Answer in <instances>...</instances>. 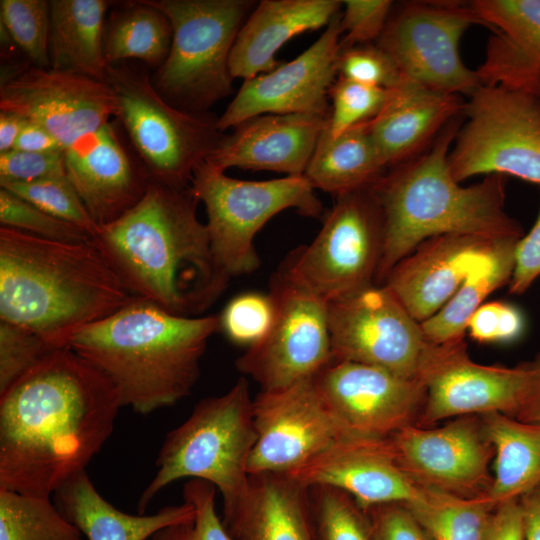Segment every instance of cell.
Here are the masks:
<instances>
[{
	"mask_svg": "<svg viewBox=\"0 0 540 540\" xmlns=\"http://www.w3.org/2000/svg\"><path fill=\"white\" fill-rule=\"evenodd\" d=\"M309 496L315 540H372L368 515L350 495L314 486Z\"/></svg>",
	"mask_w": 540,
	"mask_h": 540,
	"instance_id": "obj_37",
	"label": "cell"
},
{
	"mask_svg": "<svg viewBox=\"0 0 540 540\" xmlns=\"http://www.w3.org/2000/svg\"><path fill=\"white\" fill-rule=\"evenodd\" d=\"M405 505L431 540H484L496 507L486 494L466 498L426 487Z\"/></svg>",
	"mask_w": 540,
	"mask_h": 540,
	"instance_id": "obj_35",
	"label": "cell"
},
{
	"mask_svg": "<svg viewBox=\"0 0 540 540\" xmlns=\"http://www.w3.org/2000/svg\"><path fill=\"white\" fill-rule=\"evenodd\" d=\"M383 244V212L370 187L337 196L314 240L281 268L329 303L375 285Z\"/></svg>",
	"mask_w": 540,
	"mask_h": 540,
	"instance_id": "obj_11",
	"label": "cell"
},
{
	"mask_svg": "<svg viewBox=\"0 0 540 540\" xmlns=\"http://www.w3.org/2000/svg\"><path fill=\"white\" fill-rule=\"evenodd\" d=\"M218 331L219 315H176L135 297L75 331L66 347L114 384L123 407L145 415L191 393L207 344Z\"/></svg>",
	"mask_w": 540,
	"mask_h": 540,
	"instance_id": "obj_4",
	"label": "cell"
},
{
	"mask_svg": "<svg viewBox=\"0 0 540 540\" xmlns=\"http://www.w3.org/2000/svg\"><path fill=\"white\" fill-rule=\"evenodd\" d=\"M484 540H523V518L519 499L508 500L495 507Z\"/></svg>",
	"mask_w": 540,
	"mask_h": 540,
	"instance_id": "obj_51",
	"label": "cell"
},
{
	"mask_svg": "<svg viewBox=\"0 0 540 540\" xmlns=\"http://www.w3.org/2000/svg\"><path fill=\"white\" fill-rule=\"evenodd\" d=\"M421 379L426 400L417 426L428 427L468 415L515 417L528 390L530 368L528 361L514 367L477 363L463 338L436 345Z\"/></svg>",
	"mask_w": 540,
	"mask_h": 540,
	"instance_id": "obj_17",
	"label": "cell"
},
{
	"mask_svg": "<svg viewBox=\"0 0 540 540\" xmlns=\"http://www.w3.org/2000/svg\"><path fill=\"white\" fill-rule=\"evenodd\" d=\"M365 511L370 521L372 540H431L405 504H382Z\"/></svg>",
	"mask_w": 540,
	"mask_h": 540,
	"instance_id": "obj_49",
	"label": "cell"
},
{
	"mask_svg": "<svg viewBox=\"0 0 540 540\" xmlns=\"http://www.w3.org/2000/svg\"><path fill=\"white\" fill-rule=\"evenodd\" d=\"M199 203L191 186L150 180L141 200L92 238L133 296L176 315L196 316L216 300Z\"/></svg>",
	"mask_w": 540,
	"mask_h": 540,
	"instance_id": "obj_2",
	"label": "cell"
},
{
	"mask_svg": "<svg viewBox=\"0 0 540 540\" xmlns=\"http://www.w3.org/2000/svg\"><path fill=\"white\" fill-rule=\"evenodd\" d=\"M483 25L461 1H412L392 10L375 42L395 62L402 77L433 90L469 97L478 74L462 61L460 40L472 25Z\"/></svg>",
	"mask_w": 540,
	"mask_h": 540,
	"instance_id": "obj_12",
	"label": "cell"
},
{
	"mask_svg": "<svg viewBox=\"0 0 540 540\" xmlns=\"http://www.w3.org/2000/svg\"><path fill=\"white\" fill-rule=\"evenodd\" d=\"M479 416L495 455V475L486 495L495 506L519 499L540 484V423L502 413Z\"/></svg>",
	"mask_w": 540,
	"mask_h": 540,
	"instance_id": "obj_30",
	"label": "cell"
},
{
	"mask_svg": "<svg viewBox=\"0 0 540 540\" xmlns=\"http://www.w3.org/2000/svg\"><path fill=\"white\" fill-rule=\"evenodd\" d=\"M26 123L27 120L17 114L0 111V153L14 148Z\"/></svg>",
	"mask_w": 540,
	"mask_h": 540,
	"instance_id": "obj_55",
	"label": "cell"
},
{
	"mask_svg": "<svg viewBox=\"0 0 540 540\" xmlns=\"http://www.w3.org/2000/svg\"><path fill=\"white\" fill-rule=\"evenodd\" d=\"M53 499L61 514L87 540H147L167 526L195 517L194 506L186 500L151 515L125 513L105 500L86 470L66 481L53 494Z\"/></svg>",
	"mask_w": 540,
	"mask_h": 540,
	"instance_id": "obj_28",
	"label": "cell"
},
{
	"mask_svg": "<svg viewBox=\"0 0 540 540\" xmlns=\"http://www.w3.org/2000/svg\"><path fill=\"white\" fill-rule=\"evenodd\" d=\"M341 12L321 36L293 60L271 72L244 80L234 99L217 119L225 132L262 114H330L329 91L337 79Z\"/></svg>",
	"mask_w": 540,
	"mask_h": 540,
	"instance_id": "obj_20",
	"label": "cell"
},
{
	"mask_svg": "<svg viewBox=\"0 0 540 540\" xmlns=\"http://www.w3.org/2000/svg\"><path fill=\"white\" fill-rule=\"evenodd\" d=\"M170 21V51L151 78L170 104L191 113L233 91L229 58L251 0H146Z\"/></svg>",
	"mask_w": 540,
	"mask_h": 540,
	"instance_id": "obj_8",
	"label": "cell"
},
{
	"mask_svg": "<svg viewBox=\"0 0 540 540\" xmlns=\"http://www.w3.org/2000/svg\"><path fill=\"white\" fill-rule=\"evenodd\" d=\"M1 25L34 66L49 68L50 1L1 0Z\"/></svg>",
	"mask_w": 540,
	"mask_h": 540,
	"instance_id": "obj_38",
	"label": "cell"
},
{
	"mask_svg": "<svg viewBox=\"0 0 540 540\" xmlns=\"http://www.w3.org/2000/svg\"><path fill=\"white\" fill-rule=\"evenodd\" d=\"M55 349L38 334L0 321V395Z\"/></svg>",
	"mask_w": 540,
	"mask_h": 540,
	"instance_id": "obj_44",
	"label": "cell"
},
{
	"mask_svg": "<svg viewBox=\"0 0 540 540\" xmlns=\"http://www.w3.org/2000/svg\"><path fill=\"white\" fill-rule=\"evenodd\" d=\"M216 491L207 481L188 480L183 488V499L194 506L195 517L159 530L151 540H236L217 513Z\"/></svg>",
	"mask_w": 540,
	"mask_h": 540,
	"instance_id": "obj_42",
	"label": "cell"
},
{
	"mask_svg": "<svg viewBox=\"0 0 540 540\" xmlns=\"http://www.w3.org/2000/svg\"><path fill=\"white\" fill-rule=\"evenodd\" d=\"M64 158L67 178L98 227L133 208L150 181L110 122L73 142Z\"/></svg>",
	"mask_w": 540,
	"mask_h": 540,
	"instance_id": "obj_22",
	"label": "cell"
},
{
	"mask_svg": "<svg viewBox=\"0 0 540 540\" xmlns=\"http://www.w3.org/2000/svg\"><path fill=\"white\" fill-rule=\"evenodd\" d=\"M222 521L236 540H315L309 488L287 474L250 475Z\"/></svg>",
	"mask_w": 540,
	"mask_h": 540,
	"instance_id": "obj_26",
	"label": "cell"
},
{
	"mask_svg": "<svg viewBox=\"0 0 540 540\" xmlns=\"http://www.w3.org/2000/svg\"><path fill=\"white\" fill-rule=\"evenodd\" d=\"M332 360L421 379L433 353L416 321L384 285H372L328 303Z\"/></svg>",
	"mask_w": 540,
	"mask_h": 540,
	"instance_id": "obj_13",
	"label": "cell"
},
{
	"mask_svg": "<svg viewBox=\"0 0 540 540\" xmlns=\"http://www.w3.org/2000/svg\"><path fill=\"white\" fill-rule=\"evenodd\" d=\"M0 222L2 227L52 241L84 243L92 240L85 230L45 212L2 187H0Z\"/></svg>",
	"mask_w": 540,
	"mask_h": 540,
	"instance_id": "obj_41",
	"label": "cell"
},
{
	"mask_svg": "<svg viewBox=\"0 0 540 540\" xmlns=\"http://www.w3.org/2000/svg\"><path fill=\"white\" fill-rule=\"evenodd\" d=\"M13 149L34 153H60L65 148L42 126L29 122L25 124Z\"/></svg>",
	"mask_w": 540,
	"mask_h": 540,
	"instance_id": "obj_52",
	"label": "cell"
},
{
	"mask_svg": "<svg viewBox=\"0 0 540 540\" xmlns=\"http://www.w3.org/2000/svg\"><path fill=\"white\" fill-rule=\"evenodd\" d=\"M0 540H83L51 496L0 488Z\"/></svg>",
	"mask_w": 540,
	"mask_h": 540,
	"instance_id": "obj_36",
	"label": "cell"
},
{
	"mask_svg": "<svg viewBox=\"0 0 540 540\" xmlns=\"http://www.w3.org/2000/svg\"><path fill=\"white\" fill-rule=\"evenodd\" d=\"M287 475L308 488L339 489L364 510L411 503L422 489L398 465L389 437L347 434Z\"/></svg>",
	"mask_w": 540,
	"mask_h": 540,
	"instance_id": "obj_21",
	"label": "cell"
},
{
	"mask_svg": "<svg viewBox=\"0 0 540 540\" xmlns=\"http://www.w3.org/2000/svg\"><path fill=\"white\" fill-rule=\"evenodd\" d=\"M461 95L445 93L404 79L390 89L388 100L366 122L387 170L424 152L453 119L462 116Z\"/></svg>",
	"mask_w": 540,
	"mask_h": 540,
	"instance_id": "obj_25",
	"label": "cell"
},
{
	"mask_svg": "<svg viewBox=\"0 0 540 540\" xmlns=\"http://www.w3.org/2000/svg\"><path fill=\"white\" fill-rule=\"evenodd\" d=\"M343 6L340 49L375 43L386 27L394 4L389 0H346Z\"/></svg>",
	"mask_w": 540,
	"mask_h": 540,
	"instance_id": "obj_46",
	"label": "cell"
},
{
	"mask_svg": "<svg viewBox=\"0 0 540 540\" xmlns=\"http://www.w3.org/2000/svg\"><path fill=\"white\" fill-rule=\"evenodd\" d=\"M133 296L91 240L66 243L0 228V321L54 348L127 305Z\"/></svg>",
	"mask_w": 540,
	"mask_h": 540,
	"instance_id": "obj_3",
	"label": "cell"
},
{
	"mask_svg": "<svg viewBox=\"0 0 540 540\" xmlns=\"http://www.w3.org/2000/svg\"><path fill=\"white\" fill-rule=\"evenodd\" d=\"M64 152L34 153L12 149L0 153V184L25 183L64 175Z\"/></svg>",
	"mask_w": 540,
	"mask_h": 540,
	"instance_id": "obj_48",
	"label": "cell"
},
{
	"mask_svg": "<svg viewBox=\"0 0 540 540\" xmlns=\"http://www.w3.org/2000/svg\"><path fill=\"white\" fill-rule=\"evenodd\" d=\"M121 407L114 384L73 350L47 354L0 395V488L52 496L101 450Z\"/></svg>",
	"mask_w": 540,
	"mask_h": 540,
	"instance_id": "obj_1",
	"label": "cell"
},
{
	"mask_svg": "<svg viewBox=\"0 0 540 540\" xmlns=\"http://www.w3.org/2000/svg\"><path fill=\"white\" fill-rule=\"evenodd\" d=\"M470 5L494 32L487 52L540 73V0H475Z\"/></svg>",
	"mask_w": 540,
	"mask_h": 540,
	"instance_id": "obj_33",
	"label": "cell"
},
{
	"mask_svg": "<svg viewBox=\"0 0 540 540\" xmlns=\"http://www.w3.org/2000/svg\"><path fill=\"white\" fill-rule=\"evenodd\" d=\"M339 0H262L246 18L229 58L232 78H254L282 62L278 50L291 38L327 26L340 12Z\"/></svg>",
	"mask_w": 540,
	"mask_h": 540,
	"instance_id": "obj_27",
	"label": "cell"
},
{
	"mask_svg": "<svg viewBox=\"0 0 540 540\" xmlns=\"http://www.w3.org/2000/svg\"><path fill=\"white\" fill-rule=\"evenodd\" d=\"M337 78L388 90L404 80L392 58L376 43L340 49Z\"/></svg>",
	"mask_w": 540,
	"mask_h": 540,
	"instance_id": "obj_45",
	"label": "cell"
},
{
	"mask_svg": "<svg viewBox=\"0 0 540 540\" xmlns=\"http://www.w3.org/2000/svg\"><path fill=\"white\" fill-rule=\"evenodd\" d=\"M106 82L118 100L117 117L150 180L191 186L195 169L224 135L217 128L218 117L176 108L138 70L109 65Z\"/></svg>",
	"mask_w": 540,
	"mask_h": 540,
	"instance_id": "obj_9",
	"label": "cell"
},
{
	"mask_svg": "<svg viewBox=\"0 0 540 540\" xmlns=\"http://www.w3.org/2000/svg\"><path fill=\"white\" fill-rule=\"evenodd\" d=\"M390 89H383L337 78L329 91L332 102L325 130L337 137L352 127L368 122L386 104Z\"/></svg>",
	"mask_w": 540,
	"mask_h": 540,
	"instance_id": "obj_40",
	"label": "cell"
},
{
	"mask_svg": "<svg viewBox=\"0 0 540 540\" xmlns=\"http://www.w3.org/2000/svg\"><path fill=\"white\" fill-rule=\"evenodd\" d=\"M172 43L168 18L146 0L116 14L104 37L108 65L127 59L142 60L157 69L166 59Z\"/></svg>",
	"mask_w": 540,
	"mask_h": 540,
	"instance_id": "obj_34",
	"label": "cell"
},
{
	"mask_svg": "<svg viewBox=\"0 0 540 540\" xmlns=\"http://www.w3.org/2000/svg\"><path fill=\"white\" fill-rule=\"evenodd\" d=\"M109 1H50L49 68L106 81L104 18Z\"/></svg>",
	"mask_w": 540,
	"mask_h": 540,
	"instance_id": "obj_29",
	"label": "cell"
},
{
	"mask_svg": "<svg viewBox=\"0 0 540 540\" xmlns=\"http://www.w3.org/2000/svg\"><path fill=\"white\" fill-rule=\"evenodd\" d=\"M246 378L225 393L203 398L190 416L170 431L156 459L157 471L138 500L139 514L169 484L204 480L222 495L223 506L237 499L249 482L248 462L257 440Z\"/></svg>",
	"mask_w": 540,
	"mask_h": 540,
	"instance_id": "obj_6",
	"label": "cell"
},
{
	"mask_svg": "<svg viewBox=\"0 0 540 540\" xmlns=\"http://www.w3.org/2000/svg\"><path fill=\"white\" fill-rule=\"evenodd\" d=\"M275 318L267 335L237 358L239 372L260 391L291 386L332 361L328 303L292 280L280 267L271 278Z\"/></svg>",
	"mask_w": 540,
	"mask_h": 540,
	"instance_id": "obj_14",
	"label": "cell"
},
{
	"mask_svg": "<svg viewBox=\"0 0 540 540\" xmlns=\"http://www.w3.org/2000/svg\"><path fill=\"white\" fill-rule=\"evenodd\" d=\"M330 114H262L223 135L206 162L225 171L231 167L269 170L302 176Z\"/></svg>",
	"mask_w": 540,
	"mask_h": 540,
	"instance_id": "obj_23",
	"label": "cell"
},
{
	"mask_svg": "<svg viewBox=\"0 0 540 540\" xmlns=\"http://www.w3.org/2000/svg\"><path fill=\"white\" fill-rule=\"evenodd\" d=\"M0 187L85 230L92 238L99 229L66 174L32 182L3 183Z\"/></svg>",
	"mask_w": 540,
	"mask_h": 540,
	"instance_id": "obj_39",
	"label": "cell"
},
{
	"mask_svg": "<svg viewBox=\"0 0 540 540\" xmlns=\"http://www.w3.org/2000/svg\"><path fill=\"white\" fill-rule=\"evenodd\" d=\"M539 276L540 207L533 226L517 243L514 270L509 282V292L513 295L524 294Z\"/></svg>",
	"mask_w": 540,
	"mask_h": 540,
	"instance_id": "obj_50",
	"label": "cell"
},
{
	"mask_svg": "<svg viewBox=\"0 0 540 540\" xmlns=\"http://www.w3.org/2000/svg\"><path fill=\"white\" fill-rule=\"evenodd\" d=\"M460 126L459 116L424 152L389 169L372 186L384 218V244L375 285H383L393 267L430 238L446 234L489 239L524 235L520 222L505 210L507 176L487 175L468 187L453 177L448 155Z\"/></svg>",
	"mask_w": 540,
	"mask_h": 540,
	"instance_id": "obj_5",
	"label": "cell"
},
{
	"mask_svg": "<svg viewBox=\"0 0 540 540\" xmlns=\"http://www.w3.org/2000/svg\"><path fill=\"white\" fill-rule=\"evenodd\" d=\"M448 155L457 182L511 175L540 186V88L480 85Z\"/></svg>",
	"mask_w": 540,
	"mask_h": 540,
	"instance_id": "obj_10",
	"label": "cell"
},
{
	"mask_svg": "<svg viewBox=\"0 0 540 540\" xmlns=\"http://www.w3.org/2000/svg\"><path fill=\"white\" fill-rule=\"evenodd\" d=\"M400 468L419 486L460 497L486 494L494 449L481 417L468 415L437 428L409 425L390 437Z\"/></svg>",
	"mask_w": 540,
	"mask_h": 540,
	"instance_id": "obj_18",
	"label": "cell"
},
{
	"mask_svg": "<svg viewBox=\"0 0 540 540\" xmlns=\"http://www.w3.org/2000/svg\"><path fill=\"white\" fill-rule=\"evenodd\" d=\"M314 380L343 428L359 436L387 438L417 425L426 400L422 380L355 362L332 360Z\"/></svg>",
	"mask_w": 540,
	"mask_h": 540,
	"instance_id": "obj_19",
	"label": "cell"
},
{
	"mask_svg": "<svg viewBox=\"0 0 540 540\" xmlns=\"http://www.w3.org/2000/svg\"><path fill=\"white\" fill-rule=\"evenodd\" d=\"M530 382L521 408L514 417L524 422L540 423V352L528 361Z\"/></svg>",
	"mask_w": 540,
	"mask_h": 540,
	"instance_id": "obj_53",
	"label": "cell"
},
{
	"mask_svg": "<svg viewBox=\"0 0 540 540\" xmlns=\"http://www.w3.org/2000/svg\"><path fill=\"white\" fill-rule=\"evenodd\" d=\"M257 440L248 474H289L341 437L351 434L322 397L314 377L260 391L253 401Z\"/></svg>",
	"mask_w": 540,
	"mask_h": 540,
	"instance_id": "obj_16",
	"label": "cell"
},
{
	"mask_svg": "<svg viewBox=\"0 0 540 540\" xmlns=\"http://www.w3.org/2000/svg\"><path fill=\"white\" fill-rule=\"evenodd\" d=\"M275 318V303L270 292H246L232 298L219 315L220 330L226 337L247 348L261 341Z\"/></svg>",
	"mask_w": 540,
	"mask_h": 540,
	"instance_id": "obj_43",
	"label": "cell"
},
{
	"mask_svg": "<svg viewBox=\"0 0 540 540\" xmlns=\"http://www.w3.org/2000/svg\"><path fill=\"white\" fill-rule=\"evenodd\" d=\"M191 187L207 213L216 299L231 279L259 268L261 260L254 239L272 217L287 209L312 218L323 211L304 175L240 180L204 161L195 169Z\"/></svg>",
	"mask_w": 540,
	"mask_h": 540,
	"instance_id": "obj_7",
	"label": "cell"
},
{
	"mask_svg": "<svg viewBox=\"0 0 540 540\" xmlns=\"http://www.w3.org/2000/svg\"><path fill=\"white\" fill-rule=\"evenodd\" d=\"M523 540H540V484L519 498Z\"/></svg>",
	"mask_w": 540,
	"mask_h": 540,
	"instance_id": "obj_54",
	"label": "cell"
},
{
	"mask_svg": "<svg viewBox=\"0 0 540 540\" xmlns=\"http://www.w3.org/2000/svg\"><path fill=\"white\" fill-rule=\"evenodd\" d=\"M520 238H499L475 263L452 298L421 323L426 339L441 345L463 339L468 322L485 299L511 280Z\"/></svg>",
	"mask_w": 540,
	"mask_h": 540,
	"instance_id": "obj_32",
	"label": "cell"
},
{
	"mask_svg": "<svg viewBox=\"0 0 540 540\" xmlns=\"http://www.w3.org/2000/svg\"><path fill=\"white\" fill-rule=\"evenodd\" d=\"M494 240L459 234L430 238L397 263L383 285L422 323L452 298Z\"/></svg>",
	"mask_w": 540,
	"mask_h": 540,
	"instance_id": "obj_24",
	"label": "cell"
},
{
	"mask_svg": "<svg viewBox=\"0 0 540 540\" xmlns=\"http://www.w3.org/2000/svg\"><path fill=\"white\" fill-rule=\"evenodd\" d=\"M387 171L365 122L334 138L324 129L304 176L337 197L372 187Z\"/></svg>",
	"mask_w": 540,
	"mask_h": 540,
	"instance_id": "obj_31",
	"label": "cell"
},
{
	"mask_svg": "<svg viewBox=\"0 0 540 540\" xmlns=\"http://www.w3.org/2000/svg\"><path fill=\"white\" fill-rule=\"evenodd\" d=\"M0 111L42 126L66 149L117 117L119 105L106 81L33 65L1 78Z\"/></svg>",
	"mask_w": 540,
	"mask_h": 540,
	"instance_id": "obj_15",
	"label": "cell"
},
{
	"mask_svg": "<svg viewBox=\"0 0 540 540\" xmlns=\"http://www.w3.org/2000/svg\"><path fill=\"white\" fill-rule=\"evenodd\" d=\"M524 330L522 311L504 301L483 303L467 325L470 337L480 343H510L519 339Z\"/></svg>",
	"mask_w": 540,
	"mask_h": 540,
	"instance_id": "obj_47",
	"label": "cell"
}]
</instances>
